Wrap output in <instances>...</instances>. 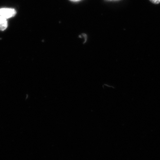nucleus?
<instances>
[{
    "mask_svg": "<svg viewBox=\"0 0 160 160\" xmlns=\"http://www.w3.org/2000/svg\"><path fill=\"white\" fill-rule=\"evenodd\" d=\"M8 27L7 19L0 16V30L4 31Z\"/></svg>",
    "mask_w": 160,
    "mask_h": 160,
    "instance_id": "2",
    "label": "nucleus"
},
{
    "mask_svg": "<svg viewBox=\"0 0 160 160\" xmlns=\"http://www.w3.org/2000/svg\"><path fill=\"white\" fill-rule=\"evenodd\" d=\"M71 1H72V2H79V1H81V0H70Z\"/></svg>",
    "mask_w": 160,
    "mask_h": 160,
    "instance_id": "4",
    "label": "nucleus"
},
{
    "mask_svg": "<svg viewBox=\"0 0 160 160\" xmlns=\"http://www.w3.org/2000/svg\"><path fill=\"white\" fill-rule=\"evenodd\" d=\"M16 14V11L11 8H1L0 9V16L6 19L13 17Z\"/></svg>",
    "mask_w": 160,
    "mask_h": 160,
    "instance_id": "1",
    "label": "nucleus"
},
{
    "mask_svg": "<svg viewBox=\"0 0 160 160\" xmlns=\"http://www.w3.org/2000/svg\"><path fill=\"white\" fill-rule=\"evenodd\" d=\"M149 1L154 4H158L160 3V0H149Z\"/></svg>",
    "mask_w": 160,
    "mask_h": 160,
    "instance_id": "3",
    "label": "nucleus"
}]
</instances>
